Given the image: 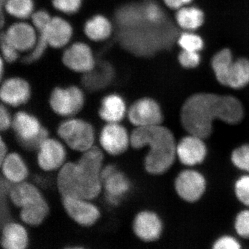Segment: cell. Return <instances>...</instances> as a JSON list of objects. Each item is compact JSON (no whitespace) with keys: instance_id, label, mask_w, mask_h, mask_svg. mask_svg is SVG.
Returning <instances> with one entry per match:
<instances>
[{"instance_id":"obj_1","label":"cell","mask_w":249,"mask_h":249,"mask_svg":"<svg viewBox=\"0 0 249 249\" xmlns=\"http://www.w3.org/2000/svg\"><path fill=\"white\" fill-rule=\"evenodd\" d=\"M244 116V107L238 98L212 93L192 95L183 103L180 114L185 130L203 139L211 136L216 119L236 124H240Z\"/></svg>"},{"instance_id":"obj_2","label":"cell","mask_w":249,"mask_h":249,"mask_svg":"<svg viewBox=\"0 0 249 249\" xmlns=\"http://www.w3.org/2000/svg\"><path fill=\"white\" fill-rule=\"evenodd\" d=\"M131 146L137 150L150 147L145 158L147 173L160 175L171 168L177 157V145L174 134L164 126L137 127L130 134Z\"/></svg>"},{"instance_id":"obj_3","label":"cell","mask_w":249,"mask_h":249,"mask_svg":"<svg viewBox=\"0 0 249 249\" xmlns=\"http://www.w3.org/2000/svg\"><path fill=\"white\" fill-rule=\"evenodd\" d=\"M83 153L76 162L80 197L92 200L102 191L101 172L104 156L102 150L96 146H93Z\"/></svg>"},{"instance_id":"obj_4","label":"cell","mask_w":249,"mask_h":249,"mask_svg":"<svg viewBox=\"0 0 249 249\" xmlns=\"http://www.w3.org/2000/svg\"><path fill=\"white\" fill-rule=\"evenodd\" d=\"M60 138L75 151L84 152L94 144L95 132L89 123L79 119H70L60 124L58 128Z\"/></svg>"},{"instance_id":"obj_5","label":"cell","mask_w":249,"mask_h":249,"mask_svg":"<svg viewBox=\"0 0 249 249\" xmlns=\"http://www.w3.org/2000/svg\"><path fill=\"white\" fill-rule=\"evenodd\" d=\"M12 127L19 142L28 150L38 149L48 138V131L41 125L38 119L25 111H18L15 115Z\"/></svg>"},{"instance_id":"obj_6","label":"cell","mask_w":249,"mask_h":249,"mask_svg":"<svg viewBox=\"0 0 249 249\" xmlns=\"http://www.w3.org/2000/svg\"><path fill=\"white\" fill-rule=\"evenodd\" d=\"M164 229V222L160 214L150 210L139 212L132 222L134 235L142 243L157 242L163 236Z\"/></svg>"},{"instance_id":"obj_7","label":"cell","mask_w":249,"mask_h":249,"mask_svg":"<svg viewBox=\"0 0 249 249\" xmlns=\"http://www.w3.org/2000/svg\"><path fill=\"white\" fill-rule=\"evenodd\" d=\"M49 103L55 114L70 117L76 115L83 107L84 93L76 86L67 88H56L51 94Z\"/></svg>"},{"instance_id":"obj_8","label":"cell","mask_w":249,"mask_h":249,"mask_svg":"<svg viewBox=\"0 0 249 249\" xmlns=\"http://www.w3.org/2000/svg\"><path fill=\"white\" fill-rule=\"evenodd\" d=\"M101 178L103 188L106 192V201L111 206H117L130 190L129 178L122 172L118 170L115 165L111 164L103 167Z\"/></svg>"},{"instance_id":"obj_9","label":"cell","mask_w":249,"mask_h":249,"mask_svg":"<svg viewBox=\"0 0 249 249\" xmlns=\"http://www.w3.org/2000/svg\"><path fill=\"white\" fill-rule=\"evenodd\" d=\"M62 199L69 217L81 227H91L101 217L99 209L88 199L74 196H65Z\"/></svg>"},{"instance_id":"obj_10","label":"cell","mask_w":249,"mask_h":249,"mask_svg":"<svg viewBox=\"0 0 249 249\" xmlns=\"http://www.w3.org/2000/svg\"><path fill=\"white\" fill-rule=\"evenodd\" d=\"M129 121L136 127H149L161 124L163 116L160 105L150 98L135 101L127 111Z\"/></svg>"},{"instance_id":"obj_11","label":"cell","mask_w":249,"mask_h":249,"mask_svg":"<svg viewBox=\"0 0 249 249\" xmlns=\"http://www.w3.org/2000/svg\"><path fill=\"white\" fill-rule=\"evenodd\" d=\"M206 186L204 177L199 172L193 170L181 171L175 182L178 196L188 203L199 201L206 191Z\"/></svg>"},{"instance_id":"obj_12","label":"cell","mask_w":249,"mask_h":249,"mask_svg":"<svg viewBox=\"0 0 249 249\" xmlns=\"http://www.w3.org/2000/svg\"><path fill=\"white\" fill-rule=\"evenodd\" d=\"M100 144L103 150L112 156L122 155L130 145V135L119 124H107L100 134Z\"/></svg>"},{"instance_id":"obj_13","label":"cell","mask_w":249,"mask_h":249,"mask_svg":"<svg viewBox=\"0 0 249 249\" xmlns=\"http://www.w3.org/2000/svg\"><path fill=\"white\" fill-rule=\"evenodd\" d=\"M62 62L67 68L78 73H89L95 67L92 51L83 42H76L69 47L62 55Z\"/></svg>"},{"instance_id":"obj_14","label":"cell","mask_w":249,"mask_h":249,"mask_svg":"<svg viewBox=\"0 0 249 249\" xmlns=\"http://www.w3.org/2000/svg\"><path fill=\"white\" fill-rule=\"evenodd\" d=\"M1 36L19 52H31L38 40V34L34 26L24 22L10 26Z\"/></svg>"},{"instance_id":"obj_15","label":"cell","mask_w":249,"mask_h":249,"mask_svg":"<svg viewBox=\"0 0 249 249\" xmlns=\"http://www.w3.org/2000/svg\"><path fill=\"white\" fill-rule=\"evenodd\" d=\"M37 160L41 169L47 172L60 169L66 160V150L56 139L47 138L37 149Z\"/></svg>"},{"instance_id":"obj_16","label":"cell","mask_w":249,"mask_h":249,"mask_svg":"<svg viewBox=\"0 0 249 249\" xmlns=\"http://www.w3.org/2000/svg\"><path fill=\"white\" fill-rule=\"evenodd\" d=\"M207 148L203 139L189 134L183 137L177 145V156L182 164L193 166L204 161Z\"/></svg>"},{"instance_id":"obj_17","label":"cell","mask_w":249,"mask_h":249,"mask_svg":"<svg viewBox=\"0 0 249 249\" xmlns=\"http://www.w3.org/2000/svg\"><path fill=\"white\" fill-rule=\"evenodd\" d=\"M31 96L30 85L21 78H10L1 84L0 97L4 104L18 107L26 104Z\"/></svg>"},{"instance_id":"obj_18","label":"cell","mask_w":249,"mask_h":249,"mask_svg":"<svg viewBox=\"0 0 249 249\" xmlns=\"http://www.w3.org/2000/svg\"><path fill=\"white\" fill-rule=\"evenodd\" d=\"M29 235L27 228L21 223L7 222L1 229L2 249H28Z\"/></svg>"},{"instance_id":"obj_19","label":"cell","mask_w":249,"mask_h":249,"mask_svg":"<svg viewBox=\"0 0 249 249\" xmlns=\"http://www.w3.org/2000/svg\"><path fill=\"white\" fill-rule=\"evenodd\" d=\"M73 35L71 24L62 18H52L45 31L47 45L53 48H62L70 42Z\"/></svg>"},{"instance_id":"obj_20","label":"cell","mask_w":249,"mask_h":249,"mask_svg":"<svg viewBox=\"0 0 249 249\" xmlns=\"http://www.w3.org/2000/svg\"><path fill=\"white\" fill-rule=\"evenodd\" d=\"M99 116L107 124H119L125 116L127 107L124 98L117 93H110L101 101Z\"/></svg>"},{"instance_id":"obj_21","label":"cell","mask_w":249,"mask_h":249,"mask_svg":"<svg viewBox=\"0 0 249 249\" xmlns=\"http://www.w3.org/2000/svg\"><path fill=\"white\" fill-rule=\"evenodd\" d=\"M57 187L62 197H80L76 163H65L61 168L59 169L57 176Z\"/></svg>"},{"instance_id":"obj_22","label":"cell","mask_w":249,"mask_h":249,"mask_svg":"<svg viewBox=\"0 0 249 249\" xmlns=\"http://www.w3.org/2000/svg\"><path fill=\"white\" fill-rule=\"evenodd\" d=\"M9 196L13 204L19 209L45 198L37 186L25 181L16 183L10 188Z\"/></svg>"},{"instance_id":"obj_23","label":"cell","mask_w":249,"mask_h":249,"mask_svg":"<svg viewBox=\"0 0 249 249\" xmlns=\"http://www.w3.org/2000/svg\"><path fill=\"white\" fill-rule=\"evenodd\" d=\"M1 171L5 178L9 182L19 183L25 181L29 175L27 165L19 154H8L1 162Z\"/></svg>"},{"instance_id":"obj_24","label":"cell","mask_w":249,"mask_h":249,"mask_svg":"<svg viewBox=\"0 0 249 249\" xmlns=\"http://www.w3.org/2000/svg\"><path fill=\"white\" fill-rule=\"evenodd\" d=\"M49 206L45 198L20 209L19 218L22 223L29 227L41 225L49 215Z\"/></svg>"},{"instance_id":"obj_25","label":"cell","mask_w":249,"mask_h":249,"mask_svg":"<svg viewBox=\"0 0 249 249\" xmlns=\"http://www.w3.org/2000/svg\"><path fill=\"white\" fill-rule=\"evenodd\" d=\"M84 31L90 40L99 42L106 40L111 36L112 25L107 18L96 15L85 23Z\"/></svg>"},{"instance_id":"obj_26","label":"cell","mask_w":249,"mask_h":249,"mask_svg":"<svg viewBox=\"0 0 249 249\" xmlns=\"http://www.w3.org/2000/svg\"><path fill=\"white\" fill-rule=\"evenodd\" d=\"M249 83V60L242 58L232 62L229 76L227 86L232 89H242Z\"/></svg>"},{"instance_id":"obj_27","label":"cell","mask_w":249,"mask_h":249,"mask_svg":"<svg viewBox=\"0 0 249 249\" xmlns=\"http://www.w3.org/2000/svg\"><path fill=\"white\" fill-rule=\"evenodd\" d=\"M176 20L181 29L187 31H194L202 25L204 21V14L199 8L183 6L178 10Z\"/></svg>"},{"instance_id":"obj_28","label":"cell","mask_w":249,"mask_h":249,"mask_svg":"<svg viewBox=\"0 0 249 249\" xmlns=\"http://www.w3.org/2000/svg\"><path fill=\"white\" fill-rule=\"evenodd\" d=\"M233 61L231 52L229 49L219 51L212 59L211 65L216 78L224 86H227L228 76Z\"/></svg>"},{"instance_id":"obj_29","label":"cell","mask_w":249,"mask_h":249,"mask_svg":"<svg viewBox=\"0 0 249 249\" xmlns=\"http://www.w3.org/2000/svg\"><path fill=\"white\" fill-rule=\"evenodd\" d=\"M0 4L7 14L18 19L31 18L34 13V0H1Z\"/></svg>"},{"instance_id":"obj_30","label":"cell","mask_w":249,"mask_h":249,"mask_svg":"<svg viewBox=\"0 0 249 249\" xmlns=\"http://www.w3.org/2000/svg\"><path fill=\"white\" fill-rule=\"evenodd\" d=\"M233 231L242 241L249 240V208L241 210L235 214Z\"/></svg>"},{"instance_id":"obj_31","label":"cell","mask_w":249,"mask_h":249,"mask_svg":"<svg viewBox=\"0 0 249 249\" xmlns=\"http://www.w3.org/2000/svg\"><path fill=\"white\" fill-rule=\"evenodd\" d=\"M211 249H245L243 242L234 233H224L218 236L213 242Z\"/></svg>"},{"instance_id":"obj_32","label":"cell","mask_w":249,"mask_h":249,"mask_svg":"<svg viewBox=\"0 0 249 249\" xmlns=\"http://www.w3.org/2000/svg\"><path fill=\"white\" fill-rule=\"evenodd\" d=\"M178 45L183 50L199 52L204 47V41L200 36L191 32L184 33L178 39Z\"/></svg>"},{"instance_id":"obj_33","label":"cell","mask_w":249,"mask_h":249,"mask_svg":"<svg viewBox=\"0 0 249 249\" xmlns=\"http://www.w3.org/2000/svg\"><path fill=\"white\" fill-rule=\"evenodd\" d=\"M231 160L237 168L249 173V144L235 149L232 152Z\"/></svg>"},{"instance_id":"obj_34","label":"cell","mask_w":249,"mask_h":249,"mask_svg":"<svg viewBox=\"0 0 249 249\" xmlns=\"http://www.w3.org/2000/svg\"><path fill=\"white\" fill-rule=\"evenodd\" d=\"M235 193L241 204L249 208V175L241 177L236 181Z\"/></svg>"},{"instance_id":"obj_35","label":"cell","mask_w":249,"mask_h":249,"mask_svg":"<svg viewBox=\"0 0 249 249\" xmlns=\"http://www.w3.org/2000/svg\"><path fill=\"white\" fill-rule=\"evenodd\" d=\"M144 16L149 22L153 24H160L164 20V14L160 6L150 1L142 7Z\"/></svg>"},{"instance_id":"obj_36","label":"cell","mask_w":249,"mask_h":249,"mask_svg":"<svg viewBox=\"0 0 249 249\" xmlns=\"http://www.w3.org/2000/svg\"><path fill=\"white\" fill-rule=\"evenodd\" d=\"M178 60L181 66L187 69H193L199 65L201 57L199 52L182 49L178 54Z\"/></svg>"},{"instance_id":"obj_37","label":"cell","mask_w":249,"mask_h":249,"mask_svg":"<svg viewBox=\"0 0 249 249\" xmlns=\"http://www.w3.org/2000/svg\"><path fill=\"white\" fill-rule=\"evenodd\" d=\"M53 7L64 14H73L81 6L82 0H52Z\"/></svg>"},{"instance_id":"obj_38","label":"cell","mask_w":249,"mask_h":249,"mask_svg":"<svg viewBox=\"0 0 249 249\" xmlns=\"http://www.w3.org/2000/svg\"><path fill=\"white\" fill-rule=\"evenodd\" d=\"M1 51L2 59L6 62H14L17 60L19 52L14 48L12 45H10L4 37L1 36Z\"/></svg>"},{"instance_id":"obj_39","label":"cell","mask_w":249,"mask_h":249,"mask_svg":"<svg viewBox=\"0 0 249 249\" xmlns=\"http://www.w3.org/2000/svg\"><path fill=\"white\" fill-rule=\"evenodd\" d=\"M13 119L6 107L1 105L0 107V129L2 132L8 130L12 126Z\"/></svg>"},{"instance_id":"obj_40","label":"cell","mask_w":249,"mask_h":249,"mask_svg":"<svg viewBox=\"0 0 249 249\" xmlns=\"http://www.w3.org/2000/svg\"><path fill=\"white\" fill-rule=\"evenodd\" d=\"M163 1L170 9L178 10L185 5L191 3L192 0H163Z\"/></svg>"},{"instance_id":"obj_41","label":"cell","mask_w":249,"mask_h":249,"mask_svg":"<svg viewBox=\"0 0 249 249\" xmlns=\"http://www.w3.org/2000/svg\"><path fill=\"white\" fill-rule=\"evenodd\" d=\"M7 155V146L3 139L1 138V141H0V162L2 161Z\"/></svg>"},{"instance_id":"obj_42","label":"cell","mask_w":249,"mask_h":249,"mask_svg":"<svg viewBox=\"0 0 249 249\" xmlns=\"http://www.w3.org/2000/svg\"><path fill=\"white\" fill-rule=\"evenodd\" d=\"M64 249H86L84 248V247H67V248H65Z\"/></svg>"},{"instance_id":"obj_43","label":"cell","mask_w":249,"mask_h":249,"mask_svg":"<svg viewBox=\"0 0 249 249\" xmlns=\"http://www.w3.org/2000/svg\"></svg>"}]
</instances>
